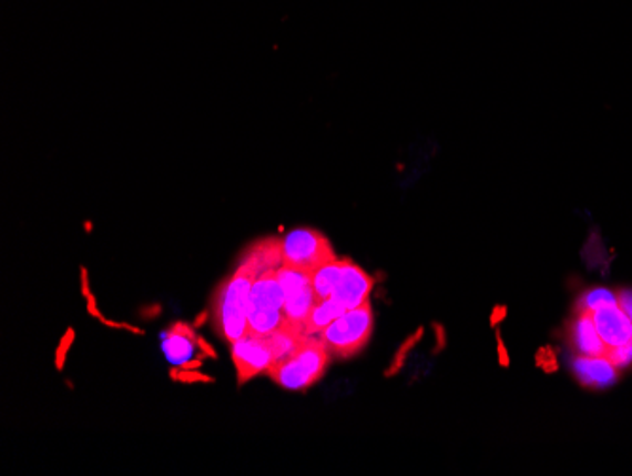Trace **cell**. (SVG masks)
<instances>
[{
  "mask_svg": "<svg viewBox=\"0 0 632 476\" xmlns=\"http://www.w3.org/2000/svg\"><path fill=\"white\" fill-rule=\"evenodd\" d=\"M572 346H574L578 355H588V357L606 355V344L600 338L599 331H597L593 317L589 312L578 310V315L572 323Z\"/></svg>",
  "mask_w": 632,
  "mask_h": 476,
  "instance_id": "cell-10",
  "label": "cell"
},
{
  "mask_svg": "<svg viewBox=\"0 0 632 476\" xmlns=\"http://www.w3.org/2000/svg\"><path fill=\"white\" fill-rule=\"evenodd\" d=\"M371 333H374V312L368 301L339 315L318 336L329 353H334L337 357H350L368 344Z\"/></svg>",
  "mask_w": 632,
  "mask_h": 476,
  "instance_id": "cell-5",
  "label": "cell"
},
{
  "mask_svg": "<svg viewBox=\"0 0 632 476\" xmlns=\"http://www.w3.org/2000/svg\"><path fill=\"white\" fill-rule=\"evenodd\" d=\"M277 274L278 281L283 285L288 325L305 334V321H307L310 310L316 304L313 274L288 266H278Z\"/></svg>",
  "mask_w": 632,
  "mask_h": 476,
  "instance_id": "cell-7",
  "label": "cell"
},
{
  "mask_svg": "<svg viewBox=\"0 0 632 476\" xmlns=\"http://www.w3.org/2000/svg\"><path fill=\"white\" fill-rule=\"evenodd\" d=\"M618 304H620L621 310L629 315V320L632 321V291H621L618 294Z\"/></svg>",
  "mask_w": 632,
  "mask_h": 476,
  "instance_id": "cell-16",
  "label": "cell"
},
{
  "mask_svg": "<svg viewBox=\"0 0 632 476\" xmlns=\"http://www.w3.org/2000/svg\"><path fill=\"white\" fill-rule=\"evenodd\" d=\"M232 357L237 368L239 384H246L248 379L267 372L275 365L273 350L265 336L246 333L243 338L233 342Z\"/></svg>",
  "mask_w": 632,
  "mask_h": 476,
  "instance_id": "cell-8",
  "label": "cell"
},
{
  "mask_svg": "<svg viewBox=\"0 0 632 476\" xmlns=\"http://www.w3.org/2000/svg\"><path fill=\"white\" fill-rule=\"evenodd\" d=\"M604 357H606L615 368H625V366L632 365V342L631 344H625V346L608 350Z\"/></svg>",
  "mask_w": 632,
  "mask_h": 476,
  "instance_id": "cell-15",
  "label": "cell"
},
{
  "mask_svg": "<svg viewBox=\"0 0 632 476\" xmlns=\"http://www.w3.org/2000/svg\"><path fill=\"white\" fill-rule=\"evenodd\" d=\"M283 266V240L254 243L226 281H222L213 302L214 325L233 344L248 331V294L262 270Z\"/></svg>",
  "mask_w": 632,
  "mask_h": 476,
  "instance_id": "cell-1",
  "label": "cell"
},
{
  "mask_svg": "<svg viewBox=\"0 0 632 476\" xmlns=\"http://www.w3.org/2000/svg\"><path fill=\"white\" fill-rule=\"evenodd\" d=\"M329 365V350L320 336H305L288 359L267 371V376L290 392H304L323 378Z\"/></svg>",
  "mask_w": 632,
  "mask_h": 476,
  "instance_id": "cell-3",
  "label": "cell"
},
{
  "mask_svg": "<svg viewBox=\"0 0 632 476\" xmlns=\"http://www.w3.org/2000/svg\"><path fill=\"white\" fill-rule=\"evenodd\" d=\"M572 366L581 384L589 385V387H608L618 379V368L604 355L602 357L578 355Z\"/></svg>",
  "mask_w": 632,
  "mask_h": 476,
  "instance_id": "cell-11",
  "label": "cell"
},
{
  "mask_svg": "<svg viewBox=\"0 0 632 476\" xmlns=\"http://www.w3.org/2000/svg\"><path fill=\"white\" fill-rule=\"evenodd\" d=\"M288 325L286 317V301L277 267H267L259 272L256 281L252 283L248 294V331L246 333L265 334L275 333Z\"/></svg>",
  "mask_w": 632,
  "mask_h": 476,
  "instance_id": "cell-4",
  "label": "cell"
},
{
  "mask_svg": "<svg viewBox=\"0 0 632 476\" xmlns=\"http://www.w3.org/2000/svg\"><path fill=\"white\" fill-rule=\"evenodd\" d=\"M593 317L594 326L599 331L600 338L606 344L608 350L612 347L625 346L632 342V321L629 315L621 310L618 302L606 304L589 312Z\"/></svg>",
  "mask_w": 632,
  "mask_h": 476,
  "instance_id": "cell-9",
  "label": "cell"
},
{
  "mask_svg": "<svg viewBox=\"0 0 632 476\" xmlns=\"http://www.w3.org/2000/svg\"><path fill=\"white\" fill-rule=\"evenodd\" d=\"M345 312H347V310L336 304V302H316L315 307L310 310L309 317L305 321V334H307V336H318L326 326L332 325V323H334L339 315L345 314Z\"/></svg>",
  "mask_w": 632,
  "mask_h": 476,
  "instance_id": "cell-13",
  "label": "cell"
},
{
  "mask_svg": "<svg viewBox=\"0 0 632 476\" xmlns=\"http://www.w3.org/2000/svg\"><path fill=\"white\" fill-rule=\"evenodd\" d=\"M337 261L328 237L313 229H296L283 237V266L315 275L320 267Z\"/></svg>",
  "mask_w": 632,
  "mask_h": 476,
  "instance_id": "cell-6",
  "label": "cell"
},
{
  "mask_svg": "<svg viewBox=\"0 0 632 476\" xmlns=\"http://www.w3.org/2000/svg\"><path fill=\"white\" fill-rule=\"evenodd\" d=\"M163 352L173 365H186L197 353V336L186 325H175L163 334Z\"/></svg>",
  "mask_w": 632,
  "mask_h": 476,
  "instance_id": "cell-12",
  "label": "cell"
},
{
  "mask_svg": "<svg viewBox=\"0 0 632 476\" xmlns=\"http://www.w3.org/2000/svg\"><path fill=\"white\" fill-rule=\"evenodd\" d=\"M612 302H618V294H613L608 288H594L581 298L578 310L580 312H593V310H599V307L612 304Z\"/></svg>",
  "mask_w": 632,
  "mask_h": 476,
  "instance_id": "cell-14",
  "label": "cell"
},
{
  "mask_svg": "<svg viewBox=\"0 0 632 476\" xmlns=\"http://www.w3.org/2000/svg\"><path fill=\"white\" fill-rule=\"evenodd\" d=\"M313 285L316 302H336L349 312L368 302L374 280L349 259H337L315 272Z\"/></svg>",
  "mask_w": 632,
  "mask_h": 476,
  "instance_id": "cell-2",
  "label": "cell"
}]
</instances>
